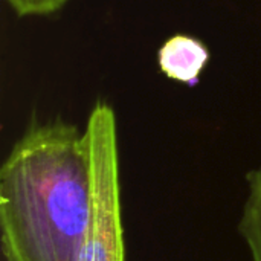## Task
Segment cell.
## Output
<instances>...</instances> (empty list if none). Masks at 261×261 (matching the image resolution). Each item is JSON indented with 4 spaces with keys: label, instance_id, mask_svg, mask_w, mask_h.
<instances>
[{
    "label": "cell",
    "instance_id": "obj_1",
    "mask_svg": "<svg viewBox=\"0 0 261 261\" xmlns=\"http://www.w3.org/2000/svg\"><path fill=\"white\" fill-rule=\"evenodd\" d=\"M86 133L55 118L32 121L0 168L6 261H78L90 217Z\"/></svg>",
    "mask_w": 261,
    "mask_h": 261
},
{
    "label": "cell",
    "instance_id": "obj_2",
    "mask_svg": "<svg viewBox=\"0 0 261 261\" xmlns=\"http://www.w3.org/2000/svg\"><path fill=\"white\" fill-rule=\"evenodd\" d=\"M90 156V217L78 261H125L116 115L96 101L84 130Z\"/></svg>",
    "mask_w": 261,
    "mask_h": 261
},
{
    "label": "cell",
    "instance_id": "obj_5",
    "mask_svg": "<svg viewBox=\"0 0 261 261\" xmlns=\"http://www.w3.org/2000/svg\"><path fill=\"white\" fill-rule=\"evenodd\" d=\"M18 17H43L60 11L69 0H5Z\"/></svg>",
    "mask_w": 261,
    "mask_h": 261
},
{
    "label": "cell",
    "instance_id": "obj_3",
    "mask_svg": "<svg viewBox=\"0 0 261 261\" xmlns=\"http://www.w3.org/2000/svg\"><path fill=\"white\" fill-rule=\"evenodd\" d=\"M158 61L162 73L168 78L196 86L202 70L210 61V50L200 40L177 34L161 46Z\"/></svg>",
    "mask_w": 261,
    "mask_h": 261
},
{
    "label": "cell",
    "instance_id": "obj_4",
    "mask_svg": "<svg viewBox=\"0 0 261 261\" xmlns=\"http://www.w3.org/2000/svg\"><path fill=\"white\" fill-rule=\"evenodd\" d=\"M246 188L237 231L248 248L251 261H261V167L246 174Z\"/></svg>",
    "mask_w": 261,
    "mask_h": 261
}]
</instances>
